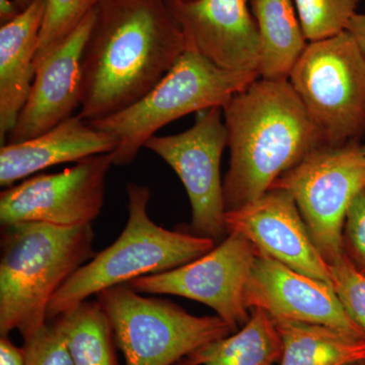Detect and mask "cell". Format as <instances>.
Segmentation results:
<instances>
[{
  "instance_id": "obj_13",
  "label": "cell",
  "mask_w": 365,
  "mask_h": 365,
  "mask_svg": "<svg viewBox=\"0 0 365 365\" xmlns=\"http://www.w3.org/2000/svg\"><path fill=\"white\" fill-rule=\"evenodd\" d=\"M228 232L244 235L261 253L332 285L330 265L312 239L297 203L284 190L270 189L253 202L227 211Z\"/></svg>"
},
{
  "instance_id": "obj_29",
  "label": "cell",
  "mask_w": 365,
  "mask_h": 365,
  "mask_svg": "<svg viewBox=\"0 0 365 365\" xmlns=\"http://www.w3.org/2000/svg\"><path fill=\"white\" fill-rule=\"evenodd\" d=\"M21 13V9L14 0H0V23L6 25L14 21Z\"/></svg>"
},
{
  "instance_id": "obj_4",
  "label": "cell",
  "mask_w": 365,
  "mask_h": 365,
  "mask_svg": "<svg viewBox=\"0 0 365 365\" xmlns=\"http://www.w3.org/2000/svg\"><path fill=\"white\" fill-rule=\"evenodd\" d=\"M127 195L129 216L123 232L59 288L48 307V322L103 290L180 267L216 246L209 237L165 230L153 222L148 213L150 199L148 187L129 182Z\"/></svg>"
},
{
  "instance_id": "obj_1",
  "label": "cell",
  "mask_w": 365,
  "mask_h": 365,
  "mask_svg": "<svg viewBox=\"0 0 365 365\" xmlns=\"http://www.w3.org/2000/svg\"><path fill=\"white\" fill-rule=\"evenodd\" d=\"M187 49L167 0H100L83 50L79 116L96 121L131 107Z\"/></svg>"
},
{
  "instance_id": "obj_16",
  "label": "cell",
  "mask_w": 365,
  "mask_h": 365,
  "mask_svg": "<svg viewBox=\"0 0 365 365\" xmlns=\"http://www.w3.org/2000/svg\"><path fill=\"white\" fill-rule=\"evenodd\" d=\"M117 140L73 115L35 138L6 143L0 150V185L9 188L35 173L66 163H78L93 155L112 153Z\"/></svg>"
},
{
  "instance_id": "obj_28",
  "label": "cell",
  "mask_w": 365,
  "mask_h": 365,
  "mask_svg": "<svg viewBox=\"0 0 365 365\" xmlns=\"http://www.w3.org/2000/svg\"><path fill=\"white\" fill-rule=\"evenodd\" d=\"M347 31L351 34L365 55V13L355 14Z\"/></svg>"
},
{
  "instance_id": "obj_10",
  "label": "cell",
  "mask_w": 365,
  "mask_h": 365,
  "mask_svg": "<svg viewBox=\"0 0 365 365\" xmlns=\"http://www.w3.org/2000/svg\"><path fill=\"white\" fill-rule=\"evenodd\" d=\"M257 252L244 235L228 232L220 245L196 260L136 278L127 285L139 294L177 295L201 302L235 333L250 318L245 292Z\"/></svg>"
},
{
  "instance_id": "obj_5",
  "label": "cell",
  "mask_w": 365,
  "mask_h": 365,
  "mask_svg": "<svg viewBox=\"0 0 365 365\" xmlns=\"http://www.w3.org/2000/svg\"><path fill=\"white\" fill-rule=\"evenodd\" d=\"M259 78L256 72L222 68L188 48L145 97L123 111L88 123L116 139L114 165H127L165 125L191 113L222 108Z\"/></svg>"
},
{
  "instance_id": "obj_23",
  "label": "cell",
  "mask_w": 365,
  "mask_h": 365,
  "mask_svg": "<svg viewBox=\"0 0 365 365\" xmlns=\"http://www.w3.org/2000/svg\"><path fill=\"white\" fill-rule=\"evenodd\" d=\"M100 0H46L44 20L34 66H39L91 13Z\"/></svg>"
},
{
  "instance_id": "obj_17",
  "label": "cell",
  "mask_w": 365,
  "mask_h": 365,
  "mask_svg": "<svg viewBox=\"0 0 365 365\" xmlns=\"http://www.w3.org/2000/svg\"><path fill=\"white\" fill-rule=\"evenodd\" d=\"M46 0H34L0 28V141L13 130L35 78L36 53L44 20Z\"/></svg>"
},
{
  "instance_id": "obj_20",
  "label": "cell",
  "mask_w": 365,
  "mask_h": 365,
  "mask_svg": "<svg viewBox=\"0 0 365 365\" xmlns=\"http://www.w3.org/2000/svg\"><path fill=\"white\" fill-rule=\"evenodd\" d=\"M282 341L272 317L252 309L239 332L213 341L184 359L187 365H274L280 362Z\"/></svg>"
},
{
  "instance_id": "obj_18",
  "label": "cell",
  "mask_w": 365,
  "mask_h": 365,
  "mask_svg": "<svg viewBox=\"0 0 365 365\" xmlns=\"http://www.w3.org/2000/svg\"><path fill=\"white\" fill-rule=\"evenodd\" d=\"M260 37L259 76L269 81H287L307 40L294 0H249Z\"/></svg>"
},
{
  "instance_id": "obj_15",
  "label": "cell",
  "mask_w": 365,
  "mask_h": 365,
  "mask_svg": "<svg viewBox=\"0 0 365 365\" xmlns=\"http://www.w3.org/2000/svg\"><path fill=\"white\" fill-rule=\"evenodd\" d=\"M95 19L96 7L66 41L36 67L30 93L6 144L23 143L51 130L81 108V62Z\"/></svg>"
},
{
  "instance_id": "obj_14",
  "label": "cell",
  "mask_w": 365,
  "mask_h": 365,
  "mask_svg": "<svg viewBox=\"0 0 365 365\" xmlns=\"http://www.w3.org/2000/svg\"><path fill=\"white\" fill-rule=\"evenodd\" d=\"M249 0H167L188 48L228 71L259 74L261 44Z\"/></svg>"
},
{
  "instance_id": "obj_7",
  "label": "cell",
  "mask_w": 365,
  "mask_h": 365,
  "mask_svg": "<svg viewBox=\"0 0 365 365\" xmlns=\"http://www.w3.org/2000/svg\"><path fill=\"white\" fill-rule=\"evenodd\" d=\"M288 81L327 144L359 143L365 135V55L351 34L309 43Z\"/></svg>"
},
{
  "instance_id": "obj_30",
  "label": "cell",
  "mask_w": 365,
  "mask_h": 365,
  "mask_svg": "<svg viewBox=\"0 0 365 365\" xmlns=\"http://www.w3.org/2000/svg\"><path fill=\"white\" fill-rule=\"evenodd\" d=\"M34 0H14V2H16V4H18L19 7L21 9V11H24V9H26L29 6H30L31 4Z\"/></svg>"
},
{
  "instance_id": "obj_6",
  "label": "cell",
  "mask_w": 365,
  "mask_h": 365,
  "mask_svg": "<svg viewBox=\"0 0 365 365\" xmlns=\"http://www.w3.org/2000/svg\"><path fill=\"white\" fill-rule=\"evenodd\" d=\"M125 365H175L232 334L218 316L197 317L168 300L144 297L127 284L98 292Z\"/></svg>"
},
{
  "instance_id": "obj_31",
  "label": "cell",
  "mask_w": 365,
  "mask_h": 365,
  "mask_svg": "<svg viewBox=\"0 0 365 365\" xmlns=\"http://www.w3.org/2000/svg\"><path fill=\"white\" fill-rule=\"evenodd\" d=\"M175 365H187V364H185L184 360L182 359L181 361L177 362V364Z\"/></svg>"
},
{
  "instance_id": "obj_22",
  "label": "cell",
  "mask_w": 365,
  "mask_h": 365,
  "mask_svg": "<svg viewBox=\"0 0 365 365\" xmlns=\"http://www.w3.org/2000/svg\"><path fill=\"white\" fill-rule=\"evenodd\" d=\"M307 42L335 37L348 30L361 0H294Z\"/></svg>"
},
{
  "instance_id": "obj_32",
  "label": "cell",
  "mask_w": 365,
  "mask_h": 365,
  "mask_svg": "<svg viewBox=\"0 0 365 365\" xmlns=\"http://www.w3.org/2000/svg\"><path fill=\"white\" fill-rule=\"evenodd\" d=\"M352 365H365V361L359 362V364H355Z\"/></svg>"
},
{
  "instance_id": "obj_12",
  "label": "cell",
  "mask_w": 365,
  "mask_h": 365,
  "mask_svg": "<svg viewBox=\"0 0 365 365\" xmlns=\"http://www.w3.org/2000/svg\"><path fill=\"white\" fill-rule=\"evenodd\" d=\"M248 309H261L273 319L318 324L365 336L343 309L332 285L300 273L257 252L245 292Z\"/></svg>"
},
{
  "instance_id": "obj_9",
  "label": "cell",
  "mask_w": 365,
  "mask_h": 365,
  "mask_svg": "<svg viewBox=\"0 0 365 365\" xmlns=\"http://www.w3.org/2000/svg\"><path fill=\"white\" fill-rule=\"evenodd\" d=\"M227 146L222 108L197 114L188 130L151 137L144 148L165 160L180 178L191 205V234L217 244L227 234L220 162Z\"/></svg>"
},
{
  "instance_id": "obj_21",
  "label": "cell",
  "mask_w": 365,
  "mask_h": 365,
  "mask_svg": "<svg viewBox=\"0 0 365 365\" xmlns=\"http://www.w3.org/2000/svg\"><path fill=\"white\" fill-rule=\"evenodd\" d=\"M52 321L63 334L74 365H119L111 325L97 300H86Z\"/></svg>"
},
{
  "instance_id": "obj_8",
  "label": "cell",
  "mask_w": 365,
  "mask_h": 365,
  "mask_svg": "<svg viewBox=\"0 0 365 365\" xmlns=\"http://www.w3.org/2000/svg\"><path fill=\"white\" fill-rule=\"evenodd\" d=\"M365 187L360 143L324 145L283 174L272 188L292 195L312 239L329 265L344 253L348 208Z\"/></svg>"
},
{
  "instance_id": "obj_3",
  "label": "cell",
  "mask_w": 365,
  "mask_h": 365,
  "mask_svg": "<svg viewBox=\"0 0 365 365\" xmlns=\"http://www.w3.org/2000/svg\"><path fill=\"white\" fill-rule=\"evenodd\" d=\"M91 225L43 222L2 227L0 335L19 331L24 341L48 323V307L69 277L96 256Z\"/></svg>"
},
{
  "instance_id": "obj_33",
  "label": "cell",
  "mask_w": 365,
  "mask_h": 365,
  "mask_svg": "<svg viewBox=\"0 0 365 365\" xmlns=\"http://www.w3.org/2000/svg\"><path fill=\"white\" fill-rule=\"evenodd\" d=\"M362 150H364V153H365V145H362Z\"/></svg>"
},
{
  "instance_id": "obj_19",
  "label": "cell",
  "mask_w": 365,
  "mask_h": 365,
  "mask_svg": "<svg viewBox=\"0 0 365 365\" xmlns=\"http://www.w3.org/2000/svg\"><path fill=\"white\" fill-rule=\"evenodd\" d=\"M280 365H352L365 361V339L318 324L275 319Z\"/></svg>"
},
{
  "instance_id": "obj_11",
  "label": "cell",
  "mask_w": 365,
  "mask_h": 365,
  "mask_svg": "<svg viewBox=\"0 0 365 365\" xmlns=\"http://www.w3.org/2000/svg\"><path fill=\"white\" fill-rule=\"evenodd\" d=\"M113 153L93 155L57 174L29 178L0 195L1 227L43 222L62 227L91 225L105 200Z\"/></svg>"
},
{
  "instance_id": "obj_26",
  "label": "cell",
  "mask_w": 365,
  "mask_h": 365,
  "mask_svg": "<svg viewBox=\"0 0 365 365\" xmlns=\"http://www.w3.org/2000/svg\"><path fill=\"white\" fill-rule=\"evenodd\" d=\"M343 241L346 254L365 272V187L357 194L346 215Z\"/></svg>"
},
{
  "instance_id": "obj_2",
  "label": "cell",
  "mask_w": 365,
  "mask_h": 365,
  "mask_svg": "<svg viewBox=\"0 0 365 365\" xmlns=\"http://www.w3.org/2000/svg\"><path fill=\"white\" fill-rule=\"evenodd\" d=\"M230 168L227 211L267 193L283 174L327 144L289 81L259 78L223 106Z\"/></svg>"
},
{
  "instance_id": "obj_25",
  "label": "cell",
  "mask_w": 365,
  "mask_h": 365,
  "mask_svg": "<svg viewBox=\"0 0 365 365\" xmlns=\"http://www.w3.org/2000/svg\"><path fill=\"white\" fill-rule=\"evenodd\" d=\"M26 365H74L63 334L50 321L25 340Z\"/></svg>"
},
{
  "instance_id": "obj_27",
  "label": "cell",
  "mask_w": 365,
  "mask_h": 365,
  "mask_svg": "<svg viewBox=\"0 0 365 365\" xmlns=\"http://www.w3.org/2000/svg\"><path fill=\"white\" fill-rule=\"evenodd\" d=\"M0 365H26V352L14 344L7 336L0 339Z\"/></svg>"
},
{
  "instance_id": "obj_24",
  "label": "cell",
  "mask_w": 365,
  "mask_h": 365,
  "mask_svg": "<svg viewBox=\"0 0 365 365\" xmlns=\"http://www.w3.org/2000/svg\"><path fill=\"white\" fill-rule=\"evenodd\" d=\"M334 290L343 309L365 336V272L346 252L330 264Z\"/></svg>"
}]
</instances>
